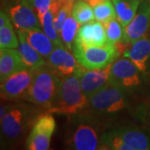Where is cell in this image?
I'll list each match as a JSON object with an SVG mask.
<instances>
[{"instance_id": "cell-1", "label": "cell", "mask_w": 150, "mask_h": 150, "mask_svg": "<svg viewBox=\"0 0 150 150\" xmlns=\"http://www.w3.org/2000/svg\"><path fill=\"white\" fill-rule=\"evenodd\" d=\"M70 117V124L65 134L66 149L74 150L101 149L105 131L97 116L87 110Z\"/></svg>"}, {"instance_id": "cell-2", "label": "cell", "mask_w": 150, "mask_h": 150, "mask_svg": "<svg viewBox=\"0 0 150 150\" xmlns=\"http://www.w3.org/2000/svg\"><path fill=\"white\" fill-rule=\"evenodd\" d=\"M25 102L9 103L6 114L0 118L2 142L10 144L19 141L32 129L38 116L44 112L36 105Z\"/></svg>"}, {"instance_id": "cell-3", "label": "cell", "mask_w": 150, "mask_h": 150, "mask_svg": "<svg viewBox=\"0 0 150 150\" xmlns=\"http://www.w3.org/2000/svg\"><path fill=\"white\" fill-rule=\"evenodd\" d=\"M62 82L63 79L50 65H43L33 70L31 84L22 99L36 105L45 112L56 101Z\"/></svg>"}, {"instance_id": "cell-4", "label": "cell", "mask_w": 150, "mask_h": 150, "mask_svg": "<svg viewBox=\"0 0 150 150\" xmlns=\"http://www.w3.org/2000/svg\"><path fill=\"white\" fill-rule=\"evenodd\" d=\"M81 66L73 75L63 79L59 96L47 113H58L72 116L84 111L88 107V98L80 84Z\"/></svg>"}, {"instance_id": "cell-5", "label": "cell", "mask_w": 150, "mask_h": 150, "mask_svg": "<svg viewBox=\"0 0 150 150\" xmlns=\"http://www.w3.org/2000/svg\"><path fill=\"white\" fill-rule=\"evenodd\" d=\"M129 107L126 93L109 82L107 85L88 98L86 110L97 117L112 116Z\"/></svg>"}, {"instance_id": "cell-6", "label": "cell", "mask_w": 150, "mask_h": 150, "mask_svg": "<svg viewBox=\"0 0 150 150\" xmlns=\"http://www.w3.org/2000/svg\"><path fill=\"white\" fill-rule=\"evenodd\" d=\"M72 53L78 63L86 69H103L117 60L120 54L114 45L86 47L74 43Z\"/></svg>"}, {"instance_id": "cell-7", "label": "cell", "mask_w": 150, "mask_h": 150, "mask_svg": "<svg viewBox=\"0 0 150 150\" xmlns=\"http://www.w3.org/2000/svg\"><path fill=\"white\" fill-rule=\"evenodd\" d=\"M143 74L129 59H117L112 64L110 82L126 93H133L142 86Z\"/></svg>"}, {"instance_id": "cell-8", "label": "cell", "mask_w": 150, "mask_h": 150, "mask_svg": "<svg viewBox=\"0 0 150 150\" xmlns=\"http://www.w3.org/2000/svg\"><path fill=\"white\" fill-rule=\"evenodd\" d=\"M56 128L55 119L51 113H41L29 132L25 149L28 150H47Z\"/></svg>"}, {"instance_id": "cell-9", "label": "cell", "mask_w": 150, "mask_h": 150, "mask_svg": "<svg viewBox=\"0 0 150 150\" xmlns=\"http://www.w3.org/2000/svg\"><path fill=\"white\" fill-rule=\"evenodd\" d=\"M150 29V4L148 0H143L134 18L123 28V41L132 44L148 36Z\"/></svg>"}, {"instance_id": "cell-10", "label": "cell", "mask_w": 150, "mask_h": 150, "mask_svg": "<svg viewBox=\"0 0 150 150\" xmlns=\"http://www.w3.org/2000/svg\"><path fill=\"white\" fill-rule=\"evenodd\" d=\"M33 70L25 69L8 77L1 83V99L5 101H14L22 99L31 84Z\"/></svg>"}, {"instance_id": "cell-11", "label": "cell", "mask_w": 150, "mask_h": 150, "mask_svg": "<svg viewBox=\"0 0 150 150\" xmlns=\"http://www.w3.org/2000/svg\"><path fill=\"white\" fill-rule=\"evenodd\" d=\"M7 14L17 29L41 31L40 21L28 0H20L9 6L7 8Z\"/></svg>"}, {"instance_id": "cell-12", "label": "cell", "mask_w": 150, "mask_h": 150, "mask_svg": "<svg viewBox=\"0 0 150 150\" xmlns=\"http://www.w3.org/2000/svg\"><path fill=\"white\" fill-rule=\"evenodd\" d=\"M112 64L103 69H86L83 68L80 73V84L82 90L87 98L101 89L110 82Z\"/></svg>"}, {"instance_id": "cell-13", "label": "cell", "mask_w": 150, "mask_h": 150, "mask_svg": "<svg viewBox=\"0 0 150 150\" xmlns=\"http://www.w3.org/2000/svg\"><path fill=\"white\" fill-rule=\"evenodd\" d=\"M46 60L62 79L73 75L81 67L74 55L65 47L55 46Z\"/></svg>"}, {"instance_id": "cell-14", "label": "cell", "mask_w": 150, "mask_h": 150, "mask_svg": "<svg viewBox=\"0 0 150 150\" xmlns=\"http://www.w3.org/2000/svg\"><path fill=\"white\" fill-rule=\"evenodd\" d=\"M74 43L83 46H103L108 43L106 30L103 23L91 21L81 25Z\"/></svg>"}, {"instance_id": "cell-15", "label": "cell", "mask_w": 150, "mask_h": 150, "mask_svg": "<svg viewBox=\"0 0 150 150\" xmlns=\"http://www.w3.org/2000/svg\"><path fill=\"white\" fill-rule=\"evenodd\" d=\"M29 69L23 61L18 51L14 48H2L0 50V82L20 71Z\"/></svg>"}, {"instance_id": "cell-16", "label": "cell", "mask_w": 150, "mask_h": 150, "mask_svg": "<svg viewBox=\"0 0 150 150\" xmlns=\"http://www.w3.org/2000/svg\"><path fill=\"white\" fill-rule=\"evenodd\" d=\"M123 56L130 59L141 72L145 73L150 60V38L147 36L132 43Z\"/></svg>"}, {"instance_id": "cell-17", "label": "cell", "mask_w": 150, "mask_h": 150, "mask_svg": "<svg viewBox=\"0 0 150 150\" xmlns=\"http://www.w3.org/2000/svg\"><path fill=\"white\" fill-rule=\"evenodd\" d=\"M112 130L134 150L150 149V134L137 127H117Z\"/></svg>"}, {"instance_id": "cell-18", "label": "cell", "mask_w": 150, "mask_h": 150, "mask_svg": "<svg viewBox=\"0 0 150 150\" xmlns=\"http://www.w3.org/2000/svg\"><path fill=\"white\" fill-rule=\"evenodd\" d=\"M17 32L21 33L28 43L37 50L44 59H48L53 52L55 45L52 40L39 30H23L17 29Z\"/></svg>"}, {"instance_id": "cell-19", "label": "cell", "mask_w": 150, "mask_h": 150, "mask_svg": "<svg viewBox=\"0 0 150 150\" xmlns=\"http://www.w3.org/2000/svg\"><path fill=\"white\" fill-rule=\"evenodd\" d=\"M18 37L19 39L18 51L21 55L23 61L29 69H37L38 68L43 65L48 64V62L44 59L43 56L28 42L26 38L21 33H18Z\"/></svg>"}, {"instance_id": "cell-20", "label": "cell", "mask_w": 150, "mask_h": 150, "mask_svg": "<svg viewBox=\"0 0 150 150\" xmlns=\"http://www.w3.org/2000/svg\"><path fill=\"white\" fill-rule=\"evenodd\" d=\"M117 18L123 28L126 27L133 19L143 0H112Z\"/></svg>"}, {"instance_id": "cell-21", "label": "cell", "mask_w": 150, "mask_h": 150, "mask_svg": "<svg viewBox=\"0 0 150 150\" xmlns=\"http://www.w3.org/2000/svg\"><path fill=\"white\" fill-rule=\"evenodd\" d=\"M75 0H52L50 10L54 15L55 29L60 35L61 29L67 18L72 14V8Z\"/></svg>"}, {"instance_id": "cell-22", "label": "cell", "mask_w": 150, "mask_h": 150, "mask_svg": "<svg viewBox=\"0 0 150 150\" xmlns=\"http://www.w3.org/2000/svg\"><path fill=\"white\" fill-rule=\"evenodd\" d=\"M80 26L79 22L72 16V14L68 17L64 23L60 33V37L64 43L65 47L69 51H72L73 49V45Z\"/></svg>"}, {"instance_id": "cell-23", "label": "cell", "mask_w": 150, "mask_h": 150, "mask_svg": "<svg viewBox=\"0 0 150 150\" xmlns=\"http://www.w3.org/2000/svg\"><path fill=\"white\" fill-rule=\"evenodd\" d=\"M43 33L48 36L56 47H65L62 38L55 29L54 24V15L51 10H48L43 16L38 18ZM66 48V47H65Z\"/></svg>"}, {"instance_id": "cell-24", "label": "cell", "mask_w": 150, "mask_h": 150, "mask_svg": "<svg viewBox=\"0 0 150 150\" xmlns=\"http://www.w3.org/2000/svg\"><path fill=\"white\" fill-rule=\"evenodd\" d=\"M72 16L80 25L95 19L93 8L83 0H75L72 8Z\"/></svg>"}, {"instance_id": "cell-25", "label": "cell", "mask_w": 150, "mask_h": 150, "mask_svg": "<svg viewBox=\"0 0 150 150\" xmlns=\"http://www.w3.org/2000/svg\"><path fill=\"white\" fill-rule=\"evenodd\" d=\"M106 30L108 43L115 45L118 42L123 41V27L118 18H112L103 23Z\"/></svg>"}, {"instance_id": "cell-26", "label": "cell", "mask_w": 150, "mask_h": 150, "mask_svg": "<svg viewBox=\"0 0 150 150\" xmlns=\"http://www.w3.org/2000/svg\"><path fill=\"white\" fill-rule=\"evenodd\" d=\"M18 45L19 39L17 38L12 23L0 27V49L18 48Z\"/></svg>"}, {"instance_id": "cell-27", "label": "cell", "mask_w": 150, "mask_h": 150, "mask_svg": "<svg viewBox=\"0 0 150 150\" xmlns=\"http://www.w3.org/2000/svg\"><path fill=\"white\" fill-rule=\"evenodd\" d=\"M93 8L97 21L105 23L110 19L117 18L115 7L113 5L112 1L111 2L110 0H107L98 5L93 7Z\"/></svg>"}, {"instance_id": "cell-28", "label": "cell", "mask_w": 150, "mask_h": 150, "mask_svg": "<svg viewBox=\"0 0 150 150\" xmlns=\"http://www.w3.org/2000/svg\"><path fill=\"white\" fill-rule=\"evenodd\" d=\"M28 4L32 7L33 11L36 13L38 18L43 16L48 10L52 4V0H28Z\"/></svg>"}, {"instance_id": "cell-29", "label": "cell", "mask_w": 150, "mask_h": 150, "mask_svg": "<svg viewBox=\"0 0 150 150\" xmlns=\"http://www.w3.org/2000/svg\"><path fill=\"white\" fill-rule=\"evenodd\" d=\"M148 115H149V122H150V108H149V112H148Z\"/></svg>"}, {"instance_id": "cell-30", "label": "cell", "mask_w": 150, "mask_h": 150, "mask_svg": "<svg viewBox=\"0 0 150 150\" xmlns=\"http://www.w3.org/2000/svg\"><path fill=\"white\" fill-rule=\"evenodd\" d=\"M149 1V4H150V0H148Z\"/></svg>"}, {"instance_id": "cell-31", "label": "cell", "mask_w": 150, "mask_h": 150, "mask_svg": "<svg viewBox=\"0 0 150 150\" xmlns=\"http://www.w3.org/2000/svg\"><path fill=\"white\" fill-rule=\"evenodd\" d=\"M83 1H84V0H83Z\"/></svg>"}]
</instances>
